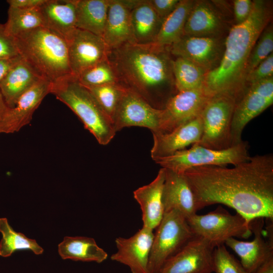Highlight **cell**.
I'll return each instance as SVG.
<instances>
[{
	"label": "cell",
	"mask_w": 273,
	"mask_h": 273,
	"mask_svg": "<svg viewBox=\"0 0 273 273\" xmlns=\"http://www.w3.org/2000/svg\"><path fill=\"white\" fill-rule=\"evenodd\" d=\"M195 236L202 238L214 247L231 238H248L252 234L250 224L240 214L233 215L220 206L204 215L197 213L187 219Z\"/></svg>",
	"instance_id": "8"
},
{
	"label": "cell",
	"mask_w": 273,
	"mask_h": 273,
	"mask_svg": "<svg viewBox=\"0 0 273 273\" xmlns=\"http://www.w3.org/2000/svg\"><path fill=\"white\" fill-rule=\"evenodd\" d=\"M110 0H76V27L103 37Z\"/></svg>",
	"instance_id": "27"
},
{
	"label": "cell",
	"mask_w": 273,
	"mask_h": 273,
	"mask_svg": "<svg viewBox=\"0 0 273 273\" xmlns=\"http://www.w3.org/2000/svg\"><path fill=\"white\" fill-rule=\"evenodd\" d=\"M52 83L41 78L22 95L13 108H8L0 119V133L19 131L31 120L44 98L51 92Z\"/></svg>",
	"instance_id": "19"
},
{
	"label": "cell",
	"mask_w": 273,
	"mask_h": 273,
	"mask_svg": "<svg viewBox=\"0 0 273 273\" xmlns=\"http://www.w3.org/2000/svg\"><path fill=\"white\" fill-rule=\"evenodd\" d=\"M246 141L222 150L212 149L195 144L188 149L175 152L172 155L154 161L162 168L184 173L187 170L206 166L236 165L247 161L250 156Z\"/></svg>",
	"instance_id": "6"
},
{
	"label": "cell",
	"mask_w": 273,
	"mask_h": 273,
	"mask_svg": "<svg viewBox=\"0 0 273 273\" xmlns=\"http://www.w3.org/2000/svg\"><path fill=\"white\" fill-rule=\"evenodd\" d=\"M161 118L162 109L154 108L140 96L125 88L113 122L116 132L126 127L136 126L158 133Z\"/></svg>",
	"instance_id": "13"
},
{
	"label": "cell",
	"mask_w": 273,
	"mask_h": 273,
	"mask_svg": "<svg viewBox=\"0 0 273 273\" xmlns=\"http://www.w3.org/2000/svg\"><path fill=\"white\" fill-rule=\"evenodd\" d=\"M67 42L70 70L76 77L107 58L109 49L101 36L76 28Z\"/></svg>",
	"instance_id": "17"
},
{
	"label": "cell",
	"mask_w": 273,
	"mask_h": 273,
	"mask_svg": "<svg viewBox=\"0 0 273 273\" xmlns=\"http://www.w3.org/2000/svg\"><path fill=\"white\" fill-rule=\"evenodd\" d=\"M0 256L7 257L19 250H30L36 255L41 254L43 249L35 240L26 237L23 234L15 232L6 218H0Z\"/></svg>",
	"instance_id": "32"
},
{
	"label": "cell",
	"mask_w": 273,
	"mask_h": 273,
	"mask_svg": "<svg viewBox=\"0 0 273 273\" xmlns=\"http://www.w3.org/2000/svg\"><path fill=\"white\" fill-rule=\"evenodd\" d=\"M51 93L78 117L100 144L106 145L113 139L116 131L113 121L76 76L71 74L53 83Z\"/></svg>",
	"instance_id": "5"
},
{
	"label": "cell",
	"mask_w": 273,
	"mask_h": 273,
	"mask_svg": "<svg viewBox=\"0 0 273 273\" xmlns=\"http://www.w3.org/2000/svg\"><path fill=\"white\" fill-rule=\"evenodd\" d=\"M41 78H43L21 58L0 84V91L8 106L14 107L19 98Z\"/></svg>",
	"instance_id": "25"
},
{
	"label": "cell",
	"mask_w": 273,
	"mask_h": 273,
	"mask_svg": "<svg viewBox=\"0 0 273 273\" xmlns=\"http://www.w3.org/2000/svg\"><path fill=\"white\" fill-rule=\"evenodd\" d=\"M273 77V53L259 64L247 76V87L253 84Z\"/></svg>",
	"instance_id": "37"
},
{
	"label": "cell",
	"mask_w": 273,
	"mask_h": 273,
	"mask_svg": "<svg viewBox=\"0 0 273 273\" xmlns=\"http://www.w3.org/2000/svg\"><path fill=\"white\" fill-rule=\"evenodd\" d=\"M180 0H149L159 17L163 20L176 8Z\"/></svg>",
	"instance_id": "40"
},
{
	"label": "cell",
	"mask_w": 273,
	"mask_h": 273,
	"mask_svg": "<svg viewBox=\"0 0 273 273\" xmlns=\"http://www.w3.org/2000/svg\"><path fill=\"white\" fill-rule=\"evenodd\" d=\"M252 273H273V257Z\"/></svg>",
	"instance_id": "43"
},
{
	"label": "cell",
	"mask_w": 273,
	"mask_h": 273,
	"mask_svg": "<svg viewBox=\"0 0 273 273\" xmlns=\"http://www.w3.org/2000/svg\"><path fill=\"white\" fill-rule=\"evenodd\" d=\"M272 51L273 26L270 22L262 31L251 51L247 63L246 78L259 64L272 53Z\"/></svg>",
	"instance_id": "35"
},
{
	"label": "cell",
	"mask_w": 273,
	"mask_h": 273,
	"mask_svg": "<svg viewBox=\"0 0 273 273\" xmlns=\"http://www.w3.org/2000/svg\"><path fill=\"white\" fill-rule=\"evenodd\" d=\"M232 4L234 25L242 23L248 19L252 12L253 1L234 0Z\"/></svg>",
	"instance_id": "39"
},
{
	"label": "cell",
	"mask_w": 273,
	"mask_h": 273,
	"mask_svg": "<svg viewBox=\"0 0 273 273\" xmlns=\"http://www.w3.org/2000/svg\"><path fill=\"white\" fill-rule=\"evenodd\" d=\"M171 56L167 47L132 42L109 50L107 58L120 84L162 109L177 93Z\"/></svg>",
	"instance_id": "2"
},
{
	"label": "cell",
	"mask_w": 273,
	"mask_h": 273,
	"mask_svg": "<svg viewBox=\"0 0 273 273\" xmlns=\"http://www.w3.org/2000/svg\"><path fill=\"white\" fill-rule=\"evenodd\" d=\"M156 229L149 257L148 273H158L166 260L195 237L186 217L176 210L164 212Z\"/></svg>",
	"instance_id": "7"
},
{
	"label": "cell",
	"mask_w": 273,
	"mask_h": 273,
	"mask_svg": "<svg viewBox=\"0 0 273 273\" xmlns=\"http://www.w3.org/2000/svg\"><path fill=\"white\" fill-rule=\"evenodd\" d=\"M137 0H110L103 38L109 50L135 42L130 11Z\"/></svg>",
	"instance_id": "21"
},
{
	"label": "cell",
	"mask_w": 273,
	"mask_h": 273,
	"mask_svg": "<svg viewBox=\"0 0 273 273\" xmlns=\"http://www.w3.org/2000/svg\"><path fill=\"white\" fill-rule=\"evenodd\" d=\"M87 88L113 121L114 114L125 88L119 83H116Z\"/></svg>",
	"instance_id": "34"
},
{
	"label": "cell",
	"mask_w": 273,
	"mask_h": 273,
	"mask_svg": "<svg viewBox=\"0 0 273 273\" xmlns=\"http://www.w3.org/2000/svg\"><path fill=\"white\" fill-rule=\"evenodd\" d=\"M47 0H8L7 2L11 7L32 9L39 8Z\"/></svg>",
	"instance_id": "41"
},
{
	"label": "cell",
	"mask_w": 273,
	"mask_h": 273,
	"mask_svg": "<svg viewBox=\"0 0 273 273\" xmlns=\"http://www.w3.org/2000/svg\"><path fill=\"white\" fill-rule=\"evenodd\" d=\"M213 270L215 273H247L241 262L227 250L224 244L214 249Z\"/></svg>",
	"instance_id": "36"
},
{
	"label": "cell",
	"mask_w": 273,
	"mask_h": 273,
	"mask_svg": "<svg viewBox=\"0 0 273 273\" xmlns=\"http://www.w3.org/2000/svg\"><path fill=\"white\" fill-rule=\"evenodd\" d=\"M272 18L271 1L254 0L248 19L232 26L225 37L219 65L206 75L204 88L210 96L228 95L234 97L236 102L241 98L247 88L246 70L249 56Z\"/></svg>",
	"instance_id": "3"
},
{
	"label": "cell",
	"mask_w": 273,
	"mask_h": 273,
	"mask_svg": "<svg viewBox=\"0 0 273 273\" xmlns=\"http://www.w3.org/2000/svg\"><path fill=\"white\" fill-rule=\"evenodd\" d=\"M273 103V77L248 86L237 101L231 131L232 146L241 143L246 125Z\"/></svg>",
	"instance_id": "10"
},
{
	"label": "cell",
	"mask_w": 273,
	"mask_h": 273,
	"mask_svg": "<svg viewBox=\"0 0 273 273\" xmlns=\"http://www.w3.org/2000/svg\"><path fill=\"white\" fill-rule=\"evenodd\" d=\"M76 0H47L39 9L43 27L66 41L76 29Z\"/></svg>",
	"instance_id": "24"
},
{
	"label": "cell",
	"mask_w": 273,
	"mask_h": 273,
	"mask_svg": "<svg viewBox=\"0 0 273 273\" xmlns=\"http://www.w3.org/2000/svg\"><path fill=\"white\" fill-rule=\"evenodd\" d=\"M20 56L0 59V84L12 68L21 59Z\"/></svg>",
	"instance_id": "42"
},
{
	"label": "cell",
	"mask_w": 273,
	"mask_h": 273,
	"mask_svg": "<svg viewBox=\"0 0 273 273\" xmlns=\"http://www.w3.org/2000/svg\"><path fill=\"white\" fill-rule=\"evenodd\" d=\"M225 37L183 35L167 47L171 56L187 59L207 73L219 65L224 50Z\"/></svg>",
	"instance_id": "11"
},
{
	"label": "cell",
	"mask_w": 273,
	"mask_h": 273,
	"mask_svg": "<svg viewBox=\"0 0 273 273\" xmlns=\"http://www.w3.org/2000/svg\"><path fill=\"white\" fill-rule=\"evenodd\" d=\"M9 107L7 105L5 99L0 91V119L2 118Z\"/></svg>",
	"instance_id": "44"
},
{
	"label": "cell",
	"mask_w": 273,
	"mask_h": 273,
	"mask_svg": "<svg viewBox=\"0 0 273 273\" xmlns=\"http://www.w3.org/2000/svg\"><path fill=\"white\" fill-rule=\"evenodd\" d=\"M20 56L15 39L8 34L5 24L0 23V59Z\"/></svg>",
	"instance_id": "38"
},
{
	"label": "cell",
	"mask_w": 273,
	"mask_h": 273,
	"mask_svg": "<svg viewBox=\"0 0 273 273\" xmlns=\"http://www.w3.org/2000/svg\"><path fill=\"white\" fill-rule=\"evenodd\" d=\"M58 252L63 259L95 261L100 263L107 259V253L95 240L85 237H65L58 245Z\"/></svg>",
	"instance_id": "28"
},
{
	"label": "cell",
	"mask_w": 273,
	"mask_h": 273,
	"mask_svg": "<svg viewBox=\"0 0 273 273\" xmlns=\"http://www.w3.org/2000/svg\"><path fill=\"white\" fill-rule=\"evenodd\" d=\"M234 166L185 171L199 210L222 204L234 209L248 224L258 218L273 219L272 154L250 156Z\"/></svg>",
	"instance_id": "1"
},
{
	"label": "cell",
	"mask_w": 273,
	"mask_h": 273,
	"mask_svg": "<svg viewBox=\"0 0 273 273\" xmlns=\"http://www.w3.org/2000/svg\"><path fill=\"white\" fill-rule=\"evenodd\" d=\"M154 238L153 230L143 226L128 238L115 239L117 251L110 258L127 266L131 273H148V264Z\"/></svg>",
	"instance_id": "18"
},
{
	"label": "cell",
	"mask_w": 273,
	"mask_h": 273,
	"mask_svg": "<svg viewBox=\"0 0 273 273\" xmlns=\"http://www.w3.org/2000/svg\"><path fill=\"white\" fill-rule=\"evenodd\" d=\"M196 0H180L174 10L163 21L154 43L168 47L177 41L183 35L189 15Z\"/></svg>",
	"instance_id": "29"
},
{
	"label": "cell",
	"mask_w": 273,
	"mask_h": 273,
	"mask_svg": "<svg viewBox=\"0 0 273 273\" xmlns=\"http://www.w3.org/2000/svg\"><path fill=\"white\" fill-rule=\"evenodd\" d=\"M253 239L250 242L235 238L227 240L225 244L240 258L241 263L247 273H252L273 257L272 226L269 225L267 237L264 235L263 218L253 219L250 222Z\"/></svg>",
	"instance_id": "16"
},
{
	"label": "cell",
	"mask_w": 273,
	"mask_h": 273,
	"mask_svg": "<svg viewBox=\"0 0 273 273\" xmlns=\"http://www.w3.org/2000/svg\"><path fill=\"white\" fill-rule=\"evenodd\" d=\"M232 26L214 1L196 0L186 21L184 35L226 37Z\"/></svg>",
	"instance_id": "15"
},
{
	"label": "cell",
	"mask_w": 273,
	"mask_h": 273,
	"mask_svg": "<svg viewBox=\"0 0 273 273\" xmlns=\"http://www.w3.org/2000/svg\"><path fill=\"white\" fill-rule=\"evenodd\" d=\"M162 194L164 212L176 210L188 218L199 210L190 184L184 173L165 168Z\"/></svg>",
	"instance_id": "22"
},
{
	"label": "cell",
	"mask_w": 273,
	"mask_h": 273,
	"mask_svg": "<svg viewBox=\"0 0 273 273\" xmlns=\"http://www.w3.org/2000/svg\"><path fill=\"white\" fill-rule=\"evenodd\" d=\"M211 97L204 87L177 92L168 100L162 109L160 130L154 133L169 132L200 116Z\"/></svg>",
	"instance_id": "12"
},
{
	"label": "cell",
	"mask_w": 273,
	"mask_h": 273,
	"mask_svg": "<svg viewBox=\"0 0 273 273\" xmlns=\"http://www.w3.org/2000/svg\"><path fill=\"white\" fill-rule=\"evenodd\" d=\"M39 8L22 9L9 7L8 20L5 23L8 34L15 38L33 29L43 27Z\"/></svg>",
	"instance_id": "31"
},
{
	"label": "cell",
	"mask_w": 273,
	"mask_h": 273,
	"mask_svg": "<svg viewBox=\"0 0 273 273\" xmlns=\"http://www.w3.org/2000/svg\"><path fill=\"white\" fill-rule=\"evenodd\" d=\"M130 22L135 43H154L163 21L159 17L149 0H138L130 11Z\"/></svg>",
	"instance_id": "26"
},
{
	"label": "cell",
	"mask_w": 273,
	"mask_h": 273,
	"mask_svg": "<svg viewBox=\"0 0 273 273\" xmlns=\"http://www.w3.org/2000/svg\"><path fill=\"white\" fill-rule=\"evenodd\" d=\"M87 88L119 83L115 70L108 58L81 72L76 77Z\"/></svg>",
	"instance_id": "33"
},
{
	"label": "cell",
	"mask_w": 273,
	"mask_h": 273,
	"mask_svg": "<svg viewBox=\"0 0 273 273\" xmlns=\"http://www.w3.org/2000/svg\"><path fill=\"white\" fill-rule=\"evenodd\" d=\"M214 248L207 240L195 236L166 260L158 273H212Z\"/></svg>",
	"instance_id": "14"
},
{
	"label": "cell",
	"mask_w": 273,
	"mask_h": 273,
	"mask_svg": "<svg viewBox=\"0 0 273 273\" xmlns=\"http://www.w3.org/2000/svg\"><path fill=\"white\" fill-rule=\"evenodd\" d=\"M172 70L177 92L204 87L207 72L192 62L175 58L172 60Z\"/></svg>",
	"instance_id": "30"
},
{
	"label": "cell",
	"mask_w": 273,
	"mask_h": 273,
	"mask_svg": "<svg viewBox=\"0 0 273 273\" xmlns=\"http://www.w3.org/2000/svg\"><path fill=\"white\" fill-rule=\"evenodd\" d=\"M236 104V99L228 95L217 94L210 98L200 115L203 130L197 144L216 150L232 146L231 131Z\"/></svg>",
	"instance_id": "9"
},
{
	"label": "cell",
	"mask_w": 273,
	"mask_h": 273,
	"mask_svg": "<svg viewBox=\"0 0 273 273\" xmlns=\"http://www.w3.org/2000/svg\"><path fill=\"white\" fill-rule=\"evenodd\" d=\"M19 55L41 77L54 83L71 74L67 41L41 27L14 38Z\"/></svg>",
	"instance_id": "4"
},
{
	"label": "cell",
	"mask_w": 273,
	"mask_h": 273,
	"mask_svg": "<svg viewBox=\"0 0 273 273\" xmlns=\"http://www.w3.org/2000/svg\"><path fill=\"white\" fill-rule=\"evenodd\" d=\"M165 176V168H161L153 181L133 192L134 198L142 212L143 226L153 230L159 224L164 214L162 194Z\"/></svg>",
	"instance_id": "23"
},
{
	"label": "cell",
	"mask_w": 273,
	"mask_h": 273,
	"mask_svg": "<svg viewBox=\"0 0 273 273\" xmlns=\"http://www.w3.org/2000/svg\"><path fill=\"white\" fill-rule=\"evenodd\" d=\"M203 130L202 122L199 116L164 133H154L151 156L153 160L167 157L190 145L198 143Z\"/></svg>",
	"instance_id": "20"
}]
</instances>
